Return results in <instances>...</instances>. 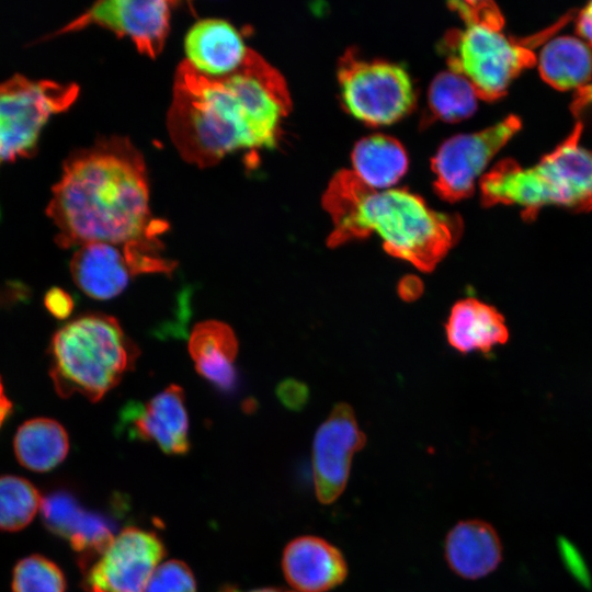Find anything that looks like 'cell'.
Listing matches in <instances>:
<instances>
[{
  "label": "cell",
  "mask_w": 592,
  "mask_h": 592,
  "mask_svg": "<svg viewBox=\"0 0 592 592\" xmlns=\"http://www.w3.org/2000/svg\"><path fill=\"white\" fill-rule=\"evenodd\" d=\"M291 110L285 78L249 48L243 64L223 77L202 75L182 61L167 125L180 156L207 168L238 150L275 147Z\"/></svg>",
  "instance_id": "6da1fadb"
},
{
  "label": "cell",
  "mask_w": 592,
  "mask_h": 592,
  "mask_svg": "<svg viewBox=\"0 0 592 592\" xmlns=\"http://www.w3.org/2000/svg\"><path fill=\"white\" fill-rule=\"evenodd\" d=\"M62 248L102 242L162 246L168 228L152 216L149 183L139 150L113 136L67 158L46 208Z\"/></svg>",
  "instance_id": "7a4b0ae2"
},
{
  "label": "cell",
  "mask_w": 592,
  "mask_h": 592,
  "mask_svg": "<svg viewBox=\"0 0 592 592\" xmlns=\"http://www.w3.org/2000/svg\"><path fill=\"white\" fill-rule=\"evenodd\" d=\"M321 202L333 226L329 247L375 234L388 254L422 272L433 271L463 231L458 215L434 210L406 189H373L349 169L331 178Z\"/></svg>",
  "instance_id": "3957f363"
},
{
  "label": "cell",
  "mask_w": 592,
  "mask_h": 592,
  "mask_svg": "<svg viewBox=\"0 0 592 592\" xmlns=\"http://www.w3.org/2000/svg\"><path fill=\"white\" fill-rule=\"evenodd\" d=\"M581 130V123L576 124L562 143L532 167L523 168L512 159L498 162L480 179L482 205H515L526 219L553 205L592 210V150L579 144Z\"/></svg>",
  "instance_id": "277c9868"
},
{
  "label": "cell",
  "mask_w": 592,
  "mask_h": 592,
  "mask_svg": "<svg viewBox=\"0 0 592 592\" xmlns=\"http://www.w3.org/2000/svg\"><path fill=\"white\" fill-rule=\"evenodd\" d=\"M48 355L57 394H78L95 402L134 367L139 349L114 317L88 314L55 332Z\"/></svg>",
  "instance_id": "5b68a950"
},
{
  "label": "cell",
  "mask_w": 592,
  "mask_h": 592,
  "mask_svg": "<svg viewBox=\"0 0 592 592\" xmlns=\"http://www.w3.org/2000/svg\"><path fill=\"white\" fill-rule=\"evenodd\" d=\"M449 7L465 24L444 36L449 70L463 76L479 99L502 98L511 82L536 62L533 38L524 43L505 35L503 16L493 2L453 1Z\"/></svg>",
  "instance_id": "8992f818"
},
{
  "label": "cell",
  "mask_w": 592,
  "mask_h": 592,
  "mask_svg": "<svg viewBox=\"0 0 592 592\" xmlns=\"http://www.w3.org/2000/svg\"><path fill=\"white\" fill-rule=\"evenodd\" d=\"M78 94L76 83L34 80L20 73L0 82V166L32 157L44 125L68 110Z\"/></svg>",
  "instance_id": "52a82bcc"
},
{
  "label": "cell",
  "mask_w": 592,
  "mask_h": 592,
  "mask_svg": "<svg viewBox=\"0 0 592 592\" xmlns=\"http://www.w3.org/2000/svg\"><path fill=\"white\" fill-rule=\"evenodd\" d=\"M338 82L346 111L369 126L392 124L415 104L411 78L401 66L362 59L355 49L340 57Z\"/></svg>",
  "instance_id": "ba28073f"
},
{
  "label": "cell",
  "mask_w": 592,
  "mask_h": 592,
  "mask_svg": "<svg viewBox=\"0 0 592 592\" xmlns=\"http://www.w3.org/2000/svg\"><path fill=\"white\" fill-rule=\"evenodd\" d=\"M520 128L521 119L509 115L487 128L444 141L431 159L436 194L451 203L473 195L477 179Z\"/></svg>",
  "instance_id": "9c48e42d"
},
{
  "label": "cell",
  "mask_w": 592,
  "mask_h": 592,
  "mask_svg": "<svg viewBox=\"0 0 592 592\" xmlns=\"http://www.w3.org/2000/svg\"><path fill=\"white\" fill-rule=\"evenodd\" d=\"M164 551L152 532L124 528L86 570V592H145Z\"/></svg>",
  "instance_id": "30bf717a"
},
{
  "label": "cell",
  "mask_w": 592,
  "mask_h": 592,
  "mask_svg": "<svg viewBox=\"0 0 592 592\" xmlns=\"http://www.w3.org/2000/svg\"><path fill=\"white\" fill-rule=\"evenodd\" d=\"M171 5L164 0L98 1L54 35L98 25L129 37L140 54L156 58L170 30Z\"/></svg>",
  "instance_id": "8fae6325"
},
{
  "label": "cell",
  "mask_w": 592,
  "mask_h": 592,
  "mask_svg": "<svg viewBox=\"0 0 592 592\" xmlns=\"http://www.w3.org/2000/svg\"><path fill=\"white\" fill-rule=\"evenodd\" d=\"M365 442L353 409L348 403L335 405L312 441V478L320 503L330 504L344 491L352 458Z\"/></svg>",
  "instance_id": "7c38bea8"
},
{
  "label": "cell",
  "mask_w": 592,
  "mask_h": 592,
  "mask_svg": "<svg viewBox=\"0 0 592 592\" xmlns=\"http://www.w3.org/2000/svg\"><path fill=\"white\" fill-rule=\"evenodd\" d=\"M119 426L129 437L153 442L166 454H186L189 415L182 387L170 385L145 403L127 402L119 412Z\"/></svg>",
  "instance_id": "4fadbf2b"
},
{
  "label": "cell",
  "mask_w": 592,
  "mask_h": 592,
  "mask_svg": "<svg viewBox=\"0 0 592 592\" xmlns=\"http://www.w3.org/2000/svg\"><path fill=\"white\" fill-rule=\"evenodd\" d=\"M41 512L47 528L69 542L86 569L115 537L110 520L83 509L67 491H54L42 498Z\"/></svg>",
  "instance_id": "5bb4252c"
},
{
  "label": "cell",
  "mask_w": 592,
  "mask_h": 592,
  "mask_svg": "<svg viewBox=\"0 0 592 592\" xmlns=\"http://www.w3.org/2000/svg\"><path fill=\"white\" fill-rule=\"evenodd\" d=\"M282 569L296 592H327L342 583L348 573L340 550L316 536H301L288 543Z\"/></svg>",
  "instance_id": "9a60e30c"
},
{
  "label": "cell",
  "mask_w": 592,
  "mask_h": 592,
  "mask_svg": "<svg viewBox=\"0 0 592 592\" xmlns=\"http://www.w3.org/2000/svg\"><path fill=\"white\" fill-rule=\"evenodd\" d=\"M249 48L238 31L221 19L197 21L184 38L185 61L208 77H223L236 71L243 64Z\"/></svg>",
  "instance_id": "2e32d148"
},
{
  "label": "cell",
  "mask_w": 592,
  "mask_h": 592,
  "mask_svg": "<svg viewBox=\"0 0 592 592\" xmlns=\"http://www.w3.org/2000/svg\"><path fill=\"white\" fill-rule=\"evenodd\" d=\"M70 272L76 285L95 299L116 297L134 275L124 248L102 242L79 247Z\"/></svg>",
  "instance_id": "e0dca14e"
},
{
  "label": "cell",
  "mask_w": 592,
  "mask_h": 592,
  "mask_svg": "<svg viewBox=\"0 0 592 592\" xmlns=\"http://www.w3.org/2000/svg\"><path fill=\"white\" fill-rule=\"evenodd\" d=\"M449 568L464 579H480L496 570L502 560V545L487 522L468 520L456 524L445 539Z\"/></svg>",
  "instance_id": "ac0fdd59"
},
{
  "label": "cell",
  "mask_w": 592,
  "mask_h": 592,
  "mask_svg": "<svg viewBox=\"0 0 592 592\" xmlns=\"http://www.w3.org/2000/svg\"><path fill=\"white\" fill-rule=\"evenodd\" d=\"M445 332L448 344L460 353H487L508 340L503 316L492 306L468 297L451 308Z\"/></svg>",
  "instance_id": "d6986e66"
},
{
  "label": "cell",
  "mask_w": 592,
  "mask_h": 592,
  "mask_svg": "<svg viewBox=\"0 0 592 592\" xmlns=\"http://www.w3.org/2000/svg\"><path fill=\"white\" fill-rule=\"evenodd\" d=\"M189 352L201 376L221 390L232 389L238 340L227 323L218 320L197 323L189 338Z\"/></svg>",
  "instance_id": "ffe728a7"
},
{
  "label": "cell",
  "mask_w": 592,
  "mask_h": 592,
  "mask_svg": "<svg viewBox=\"0 0 592 592\" xmlns=\"http://www.w3.org/2000/svg\"><path fill=\"white\" fill-rule=\"evenodd\" d=\"M537 62L542 79L557 90L578 91L592 78V49L576 36L561 35L547 41Z\"/></svg>",
  "instance_id": "44dd1931"
},
{
  "label": "cell",
  "mask_w": 592,
  "mask_h": 592,
  "mask_svg": "<svg viewBox=\"0 0 592 592\" xmlns=\"http://www.w3.org/2000/svg\"><path fill=\"white\" fill-rule=\"evenodd\" d=\"M351 161L352 171L376 190L391 189L408 170V156L401 143L380 134L358 140Z\"/></svg>",
  "instance_id": "7402d4cb"
},
{
  "label": "cell",
  "mask_w": 592,
  "mask_h": 592,
  "mask_svg": "<svg viewBox=\"0 0 592 592\" xmlns=\"http://www.w3.org/2000/svg\"><path fill=\"white\" fill-rule=\"evenodd\" d=\"M19 463L33 471L45 473L59 465L69 451L64 426L49 418H34L21 424L14 435Z\"/></svg>",
  "instance_id": "603a6c76"
},
{
  "label": "cell",
  "mask_w": 592,
  "mask_h": 592,
  "mask_svg": "<svg viewBox=\"0 0 592 592\" xmlns=\"http://www.w3.org/2000/svg\"><path fill=\"white\" fill-rule=\"evenodd\" d=\"M478 99L474 88L463 76L449 69L442 71L429 88L428 122L457 123L466 119L475 113Z\"/></svg>",
  "instance_id": "cb8c5ba5"
},
{
  "label": "cell",
  "mask_w": 592,
  "mask_h": 592,
  "mask_svg": "<svg viewBox=\"0 0 592 592\" xmlns=\"http://www.w3.org/2000/svg\"><path fill=\"white\" fill-rule=\"evenodd\" d=\"M42 498L37 489L18 476L0 477V528L19 531L34 519L41 509Z\"/></svg>",
  "instance_id": "d4e9b609"
},
{
  "label": "cell",
  "mask_w": 592,
  "mask_h": 592,
  "mask_svg": "<svg viewBox=\"0 0 592 592\" xmlns=\"http://www.w3.org/2000/svg\"><path fill=\"white\" fill-rule=\"evenodd\" d=\"M61 570L43 556L32 555L20 560L13 570V592H65Z\"/></svg>",
  "instance_id": "484cf974"
},
{
  "label": "cell",
  "mask_w": 592,
  "mask_h": 592,
  "mask_svg": "<svg viewBox=\"0 0 592 592\" xmlns=\"http://www.w3.org/2000/svg\"><path fill=\"white\" fill-rule=\"evenodd\" d=\"M145 592H196V582L186 563L168 560L155 569Z\"/></svg>",
  "instance_id": "4316f807"
},
{
  "label": "cell",
  "mask_w": 592,
  "mask_h": 592,
  "mask_svg": "<svg viewBox=\"0 0 592 592\" xmlns=\"http://www.w3.org/2000/svg\"><path fill=\"white\" fill-rule=\"evenodd\" d=\"M308 388L296 379H285L278 384L276 396L280 401L288 409H301L308 399Z\"/></svg>",
  "instance_id": "83f0119b"
},
{
  "label": "cell",
  "mask_w": 592,
  "mask_h": 592,
  "mask_svg": "<svg viewBox=\"0 0 592 592\" xmlns=\"http://www.w3.org/2000/svg\"><path fill=\"white\" fill-rule=\"evenodd\" d=\"M44 304L49 314L58 319H65L70 316L75 307L70 294L60 287L48 289L44 297Z\"/></svg>",
  "instance_id": "f1b7e54d"
},
{
  "label": "cell",
  "mask_w": 592,
  "mask_h": 592,
  "mask_svg": "<svg viewBox=\"0 0 592 592\" xmlns=\"http://www.w3.org/2000/svg\"><path fill=\"white\" fill-rule=\"evenodd\" d=\"M576 29L583 41L592 47V1L578 13Z\"/></svg>",
  "instance_id": "f546056e"
},
{
  "label": "cell",
  "mask_w": 592,
  "mask_h": 592,
  "mask_svg": "<svg viewBox=\"0 0 592 592\" xmlns=\"http://www.w3.org/2000/svg\"><path fill=\"white\" fill-rule=\"evenodd\" d=\"M422 293V283L415 276H407L399 283V295L407 300L417 298Z\"/></svg>",
  "instance_id": "4dcf8cb0"
},
{
  "label": "cell",
  "mask_w": 592,
  "mask_h": 592,
  "mask_svg": "<svg viewBox=\"0 0 592 592\" xmlns=\"http://www.w3.org/2000/svg\"><path fill=\"white\" fill-rule=\"evenodd\" d=\"M592 104V83L579 89L571 103V110L573 114L578 115L587 106Z\"/></svg>",
  "instance_id": "1f68e13d"
},
{
  "label": "cell",
  "mask_w": 592,
  "mask_h": 592,
  "mask_svg": "<svg viewBox=\"0 0 592 592\" xmlns=\"http://www.w3.org/2000/svg\"><path fill=\"white\" fill-rule=\"evenodd\" d=\"M12 409H13L12 402L5 394L4 386L0 377V428L3 424V422L9 418V415L12 413Z\"/></svg>",
  "instance_id": "d6a6232c"
},
{
  "label": "cell",
  "mask_w": 592,
  "mask_h": 592,
  "mask_svg": "<svg viewBox=\"0 0 592 592\" xmlns=\"http://www.w3.org/2000/svg\"><path fill=\"white\" fill-rule=\"evenodd\" d=\"M220 592H243V591H240L236 588H224ZM247 592H292V591L265 588V589L252 590V591H247Z\"/></svg>",
  "instance_id": "836d02e7"
}]
</instances>
